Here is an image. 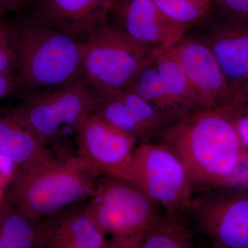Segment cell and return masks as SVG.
<instances>
[{"mask_svg":"<svg viewBox=\"0 0 248 248\" xmlns=\"http://www.w3.org/2000/svg\"><path fill=\"white\" fill-rule=\"evenodd\" d=\"M239 108L231 102L197 111L170 125L155 141L177 156L193 186L237 185L248 159L236 126Z\"/></svg>","mask_w":248,"mask_h":248,"instance_id":"1","label":"cell"},{"mask_svg":"<svg viewBox=\"0 0 248 248\" xmlns=\"http://www.w3.org/2000/svg\"><path fill=\"white\" fill-rule=\"evenodd\" d=\"M5 20L19 97L84 79L83 41L46 24L29 11L5 17Z\"/></svg>","mask_w":248,"mask_h":248,"instance_id":"2","label":"cell"},{"mask_svg":"<svg viewBox=\"0 0 248 248\" xmlns=\"http://www.w3.org/2000/svg\"><path fill=\"white\" fill-rule=\"evenodd\" d=\"M99 174L77 156L17 169L6 197L32 223L56 215L92 195Z\"/></svg>","mask_w":248,"mask_h":248,"instance_id":"3","label":"cell"},{"mask_svg":"<svg viewBox=\"0 0 248 248\" xmlns=\"http://www.w3.org/2000/svg\"><path fill=\"white\" fill-rule=\"evenodd\" d=\"M9 110L16 120L32 132L59 158L70 157L72 139L94 112L97 96L84 79L55 88L25 93Z\"/></svg>","mask_w":248,"mask_h":248,"instance_id":"4","label":"cell"},{"mask_svg":"<svg viewBox=\"0 0 248 248\" xmlns=\"http://www.w3.org/2000/svg\"><path fill=\"white\" fill-rule=\"evenodd\" d=\"M83 43V78L98 98L128 89L137 75L159 55L129 39L109 19Z\"/></svg>","mask_w":248,"mask_h":248,"instance_id":"5","label":"cell"},{"mask_svg":"<svg viewBox=\"0 0 248 248\" xmlns=\"http://www.w3.org/2000/svg\"><path fill=\"white\" fill-rule=\"evenodd\" d=\"M118 179L138 187L167 213L191 211L193 184L180 160L158 142L138 143Z\"/></svg>","mask_w":248,"mask_h":248,"instance_id":"6","label":"cell"},{"mask_svg":"<svg viewBox=\"0 0 248 248\" xmlns=\"http://www.w3.org/2000/svg\"><path fill=\"white\" fill-rule=\"evenodd\" d=\"M86 211L105 236L141 241L161 217L159 205L136 186L122 179H98Z\"/></svg>","mask_w":248,"mask_h":248,"instance_id":"7","label":"cell"},{"mask_svg":"<svg viewBox=\"0 0 248 248\" xmlns=\"http://www.w3.org/2000/svg\"><path fill=\"white\" fill-rule=\"evenodd\" d=\"M77 157L99 175L120 177L138 142L91 112L74 138Z\"/></svg>","mask_w":248,"mask_h":248,"instance_id":"8","label":"cell"},{"mask_svg":"<svg viewBox=\"0 0 248 248\" xmlns=\"http://www.w3.org/2000/svg\"><path fill=\"white\" fill-rule=\"evenodd\" d=\"M166 51L177 62L206 108L232 102L234 91L228 84L213 53L203 42L184 34Z\"/></svg>","mask_w":248,"mask_h":248,"instance_id":"9","label":"cell"},{"mask_svg":"<svg viewBox=\"0 0 248 248\" xmlns=\"http://www.w3.org/2000/svg\"><path fill=\"white\" fill-rule=\"evenodd\" d=\"M191 212L213 247L248 248V190L194 200Z\"/></svg>","mask_w":248,"mask_h":248,"instance_id":"10","label":"cell"},{"mask_svg":"<svg viewBox=\"0 0 248 248\" xmlns=\"http://www.w3.org/2000/svg\"><path fill=\"white\" fill-rule=\"evenodd\" d=\"M184 34L199 39L210 48L234 94L248 83V24L230 22L211 14Z\"/></svg>","mask_w":248,"mask_h":248,"instance_id":"11","label":"cell"},{"mask_svg":"<svg viewBox=\"0 0 248 248\" xmlns=\"http://www.w3.org/2000/svg\"><path fill=\"white\" fill-rule=\"evenodd\" d=\"M108 19L129 39L158 54L184 35L153 0H119Z\"/></svg>","mask_w":248,"mask_h":248,"instance_id":"12","label":"cell"},{"mask_svg":"<svg viewBox=\"0 0 248 248\" xmlns=\"http://www.w3.org/2000/svg\"><path fill=\"white\" fill-rule=\"evenodd\" d=\"M93 112L138 143L155 141L175 122L128 89L97 97Z\"/></svg>","mask_w":248,"mask_h":248,"instance_id":"13","label":"cell"},{"mask_svg":"<svg viewBox=\"0 0 248 248\" xmlns=\"http://www.w3.org/2000/svg\"><path fill=\"white\" fill-rule=\"evenodd\" d=\"M119 0H37L29 11L41 21L83 41L107 22Z\"/></svg>","mask_w":248,"mask_h":248,"instance_id":"14","label":"cell"},{"mask_svg":"<svg viewBox=\"0 0 248 248\" xmlns=\"http://www.w3.org/2000/svg\"><path fill=\"white\" fill-rule=\"evenodd\" d=\"M37 248H104L107 236L86 207L66 209L37 224Z\"/></svg>","mask_w":248,"mask_h":248,"instance_id":"15","label":"cell"},{"mask_svg":"<svg viewBox=\"0 0 248 248\" xmlns=\"http://www.w3.org/2000/svg\"><path fill=\"white\" fill-rule=\"evenodd\" d=\"M0 152L19 169L34 167L55 157L35 134L16 120L9 110L0 112Z\"/></svg>","mask_w":248,"mask_h":248,"instance_id":"16","label":"cell"},{"mask_svg":"<svg viewBox=\"0 0 248 248\" xmlns=\"http://www.w3.org/2000/svg\"><path fill=\"white\" fill-rule=\"evenodd\" d=\"M154 63L165 88L184 115L206 108L192 90L177 62L166 50L155 59Z\"/></svg>","mask_w":248,"mask_h":248,"instance_id":"17","label":"cell"},{"mask_svg":"<svg viewBox=\"0 0 248 248\" xmlns=\"http://www.w3.org/2000/svg\"><path fill=\"white\" fill-rule=\"evenodd\" d=\"M154 60L137 75L126 89L135 93L156 110L177 122L186 116L165 88L155 66Z\"/></svg>","mask_w":248,"mask_h":248,"instance_id":"18","label":"cell"},{"mask_svg":"<svg viewBox=\"0 0 248 248\" xmlns=\"http://www.w3.org/2000/svg\"><path fill=\"white\" fill-rule=\"evenodd\" d=\"M37 224L6 197L0 204V248H37Z\"/></svg>","mask_w":248,"mask_h":248,"instance_id":"19","label":"cell"},{"mask_svg":"<svg viewBox=\"0 0 248 248\" xmlns=\"http://www.w3.org/2000/svg\"><path fill=\"white\" fill-rule=\"evenodd\" d=\"M140 248H195L192 234L177 215H161L145 234Z\"/></svg>","mask_w":248,"mask_h":248,"instance_id":"20","label":"cell"},{"mask_svg":"<svg viewBox=\"0 0 248 248\" xmlns=\"http://www.w3.org/2000/svg\"><path fill=\"white\" fill-rule=\"evenodd\" d=\"M153 1L184 34L200 26L212 14L210 0H153Z\"/></svg>","mask_w":248,"mask_h":248,"instance_id":"21","label":"cell"},{"mask_svg":"<svg viewBox=\"0 0 248 248\" xmlns=\"http://www.w3.org/2000/svg\"><path fill=\"white\" fill-rule=\"evenodd\" d=\"M212 15L230 22L248 24V0H210Z\"/></svg>","mask_w":248,"mask_h":248,"instance_id":"22","label":"cell"},{"mask_svg":"<svg viewBox=\"0 0 248 248\" xmlns=\"http://www.w3.org/2000/svg\"><path fill=\"white\" fill-rule=\"evenodd\" d=\"M0 73L15 78V60L4 18H0Z\"/></svg>","mask_w":248,"mask_h":248,"instance_id":"23","label":"cell"},{"mask_svg":"<svg viewBox=\"0 0 248 248\" xmlns=\"http://www.w3.org/2000/svg\"><path fill=\"white\" fill-rule=\"evenodd\" d=\"M17 170L14 161L0 152V204L6 198L8 187Z\"/></svg>","mask_w":248,"mask_h":248,"instance_id":"24","label":"cell"},{"mask_svg":"<svg viewBox=\"0 0 248 248\" xmlns=\"http://www.w3.org/2000/svg\"><path fill=\"white\" fill-rule=\"evenodd\" d=\"M37 0H0V18L27 12Z\"/></svg>","mask_w":248,"mask_h":248,"instance_id":"25","label":"cell"},{"mask_svg":"<svg viewBox=\"0 0 248 248\" xmlns=\"http://www.w3.org/2000/svg\"><path fill=\"white\" fill-rule=\"evenodd\" d=\"M239 104L236 118V126L240 140L248 153V104Z\"/></svg>","mask_w":248,"mask_h":248,"instance_id":"26","label":"cell"},{"mask_svg":"<svg viewBox=\"0 0 248 248\" xmlns=\"http://www.w3.org/2000/svg\"><path fill=\"white\" fill-rule=\"evenodd\" d=\"M16 85L14 77L0 73V99L16 93Z\"/></svg>","mask_w":248,"mask_h":248,"instance_id":"27","label":"cell"},{"mask_svg":"<svg viewBox=\"0 0 248 248\" xmlns=\"http://www.w3.org/2000/svg\"><path fill=\"white\" fill-rule=\"evenodd\" d=\"M141 241L107 240L104 248H140Z\"/></svg>","mask_w":248,"mask_h":248,"instance_id":"28","label":"cell"},{"mask_svg":"<svg viewBox=\"0 0 248 248\" xmlns=\"http://www.w3.org/2000/svg\"><path fill=\"white\" fill-rule=\"evenodd\" d=\"M232 102L248 104V83L240 87L235 92L234 98Z\"/></svg>","mask_w":248,"mask_h":248,"instance_id":"29","label":"cell"},{"mask_svg":"<svg viewBox=\"0 0 248 248\" xmlns=\"http://www.w3.org/2000/svg\"><path fill=\"white\" fill-rule=\"evenodd\" d=\"M238 184L244 186L245 187H247L248 190V159L246 166H245L244 172L241 174V177L240 178L239 182Z\"/></svg>","mask_w":248,"mask_h":248,"instance_id":"30","label":"cell"},{"mask_svg":"<svg viewBox=\"0 0 248 248\" xmlns=\"http://www.w3.org/2000/svg\"><path fill=\"white\" fill-rule=\"evenodd\" d=\"M213 248H215V247H213Z\"/></svg>","mask_w":248,"mask_h":248,"instance_id":"31","label":"cell"}]
</instances>
